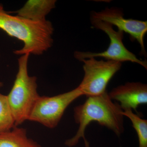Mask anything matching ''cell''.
Returning <instances> with one entry per match:
<instances>
[{
	"label": "cell",
	"instance_id": "5b68a950",
	"mask_svg": "<svg viewBox=\"0 0 147 147\" xmlns=\"http://www.w3.org/2000/svg\"><path fill=\"white\" fill-rule=\"evenodd\" d=\"M83 95L79 87L53 96H40L37 99L28 120L49 128L56 127L69 105Z\"/></svg>",
	"mask_w": 147,
	"mask_h": 147
},
{
	"label": "cell",
	"instance_id": "3957f363",
	"mask_svg": "<svg viewBox=\"0 0 147 147\" xmlns=\"http://www.w3.org/2000/svg\"><path fill=\"white\" fill-rule=\"evenodd\" d=\"M30 55L25 54L18 58L16 79L7 95L16 126L28 121L33 107L40 96L37 91V78L29 75L28 64Z\"/></svg>",
	"mask_w": 147,
	"mask_h": 147
},
{
	"label": "cell",
	"instance_id": "277c9868",
	"mask_svg": "<svg viewBox=\"0 0 147 147\" xmlns=\"http://www.w3.org/2000/svg\"><path fill=\"white\" fill-rule=\"evenodd\" d=\"M90 22L94 28L100 30L107 34L110 39V44L107 50L100 53L76 51L74 57L76 59L81 61L90 58L102 57L106 60L115 61L121 63L126 61L135 63L147 69V61L139 59L125 46L123 41V32L118 30L116 31L112 25L95 18L92 15L90 16Z\"/></svg>",
	"mask_w": 147,
	"mask_h": 147
},
{
	"label": "cell",
	"instance_id": "30bf717a",
	"mask_svg": "<svg viewBox=\"0 0 147 147\" xmlns=\"http://www.w3.org/2000/svg\"><path fill=\"white\" fill-rule=\"evenodd\" d=\"M0 147H42L28 137L26 130L15 126L10 131L0 134Z\"/></svg>",
	"mask_w": 147,
	"mask_h": 147
},
{
	"label": "cell",
	"instance_id": "8fae6325",
	"mask_svg": "<svg viewBox=\"0 0 147 147\" xmlns=\"http://www.w3.org/2000/svg\"><path fill=\"white\" fill-rule=\"evenodd\" d=\"M16 126L7 96L0 93V134L10 131Z\"/></svg>",
	"mask_w": 147,
	"mask_h": 147
},
{
	"label": "cell",
	"instance_id": "7a4b0ae2",
	"mask_svg": "<svg viewBox=\"0 0 147 147\" xmlns=\"http://www.w3.org/2000/svg\"><path fill=\"white\" fill-rule=\"evenodd\" d=\"M0 29L8 35L22 41L24 46L13 53L17 55H41L53 44L54 28L48 20L34 22L6 11L0 4Z\"/></svg>",
	"mask_w": 147,
	"mask_h": 147
},
{
	"label": "cell",
	"instance_id": "ba28073f",
	"mask_svg": "<svg viewBox=\"0 0 147 147\" xmlns=\"http://www.w3.org/2000/svg\"><path fill=\"white\" fill-rule=\"evenodd\" d=\"M108 95L112 100H117L120 103L123 111L131 109L137 112L139 105L147 104V84L128 82L114 88Z\"/></svg>",
	"mask_w": 147,
	"mask_h": 147
},
{
	"label": "cell",
	"instance_id": "8992f818",
	"mask_svg": "<svg viewBox=\"0 0 147 147\" xmlns=\"http://www.w3.org/2000/svg\"><path fill=\"white\" fill-rule=\"evenodd\" d=\"M81 61L84 64V75L78 87L87 97L105 92L108 83L122 66V63L119 62L98 61L93 58Z\"/></svg>",
	"mask_w": 147,
	"mask_h": 147
},
{
	"label": "cell",
	"instance_id": "52a82bcc",
	"mask_svg": "<svg viewBox=\"0 0 147 147\" xmlns=\"http://www.w3.org/2000/svg\"><path fill=\"white\" fill-rule=\"evenodd\" d=\"M91 15L99 20L115 26L118 30L127 33L133 40H136L141 47L142 53L146 56L144 38L147 32V22L126 18L119 8H106L98 12L93 11Z\"/></svg>",
	"mask_w": 147,
	"mask_h": 147
},
{
	"label": "cell",
	"instance_id": "7c38bea8",
	"mask_svg": "<svg viewBox=\"0 0 147 147\" xmlns=\"http://www.w3.org/2000/svg\"><path fill=\"white\" fill-rule=\"evenodd\" d=\"M123 115L131 121L132 126L137 132L139 147H147V120L134 114L131 109L123 110Z\"/></svg>",
	"mask_w": 147,
	"mask_h": 147
},
{
	"label": "cell",
	"instance_id": "6da1fadb",
	"mask_svg": "<svg viewBox=\"0 0 147 147\" xmlns=\"http://www.w3.org/2000/svg\"><path fill=\"white\" fill-rule=\"evenodd\" d=\"M123 112L120 104L113 102L107 92L99 95L88 97L84 104L74 109V120L79 125V127L75 136L66 140L65 144L68 147L74 146L83 138L85 146L90 147L85 137V130L93 121L120 136L124 131Z\"/></svg>",
	"mask_w": 147,
	"mask_h": 147
},
{
	"label": "cell",
	"instance_id": "4fadbf2b",
	"mask_svg": "<svg viewBox=\"0 0 147 147\" xmlns=\"http://www.w3.org/2000/svg\"><path fill=\"white\" fill-rule=\"evenodd\" d=\"M3 84L2 82H1L0 81V88H1L2 87H3Z\"/></svg>",
	"mask_w": 147,
	"mask_h": 147
},
{
	"label": "cell",
	"instance_id": "9c48e42d",
	"mask_svg": "<svg viewBox=\"0 0 147 147\" xmlns=\"http://www.w3.org/2000/svg\"><path fill=\"white\" fill-rule=\"evenodd\" d=\"M56 0H28L20 9L13 11L16 15L34 22L47 20L46 16L56 7Z\"/></svg>",
	"mask_w": 147,
	"mask_h": 147
}]
</instances>
